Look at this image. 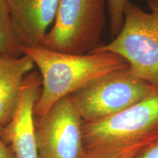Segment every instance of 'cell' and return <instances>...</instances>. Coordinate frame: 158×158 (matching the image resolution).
Here are the masks:
<instances>
[{
    "label": "cell",
    "mask_w": 158,
    "mask_h": 158,
    "mask_svg": "<svg viewBox=\"0 0 158 158\" xmlns=\"http://www.w3.org/2000/svg\"><path fill=\"white\" fill-rule=\"evenodd\" d=\"M83 119L70 96L35 116L37 158H83Z\"/></svg>",
    "instance_id": "cell-6"
},
{
    "label": "cell",
    "mask_w": 158,
    "mask_h": 158,
    "mask_svg": "<svg viewBox=\"0 0 158 158\" xmlns=\"http://www.w3.org/2000/svg\"><path fill=\"white\" fill-rule=\"evenodd\" d=\"M21 45L13 31L10 16L5 0H0V55L20 56Z\"/></svg>",
    "instance_id": "cell-10"
},
{
    "label": "cell",
    "mask_w": 158,
    "mask_h": 158,
    "mask_svg": "<svg viewBox=\"0 0 158 158\" xmlns=\"http://www.w3.org/2000/svg\"><path fill=\"white\" fill-rule=\"evenodd\" d=\"M38 68L42 87L34 115L40 117L59 100L70 95L98 77L127 66L124 59L109 52L76 55L39 45L21 48Z\"/></svg>",
    "instance_id": "cell-1"
},
{
    "label": "cell",
    "mask_w": 158,
    "mask_h": 158,
    "mask_svg": "<svg viewBox=\"0 0 158 158\" xmlns=\"http://www.w3.org/2000/svg\"><path fill=\"white\" fill-rule=\"evenodd\" d=\"M157 86L134 76L127 65L98 77L69 96L83 121L89 122L123 111L148 98Z\"/></svg>",
    "instance_id": "cell-4"
},
{
    "label": "cell",
    "mask_w": 158,
    "mask_h": 158,
    "mask_svg": "<svg viewBox=\"0 0 158 158\" xmlns=\"http://www.w3.org/2000/svg\"><path fill=\"white\" fill-rule=\"evenodd\" d=\"M149 143H139L130 147L127 149L122 150L117 152L109 154V155L98 156L94 157H84V158H133L134 156L138 151H140L142 148L148 145Z\"/></svg>",
    "instance_id": "cell-12"
},
{
    "label": "cell",
    "mask_w": 158,
    "mask_h": 158,
    "mask_svg": "<svg viewBox=\"0 0 158 158\" xmlns=\"http://www.w3.org/2000/svg\"><path fill=\"white\" fill-rule=\"evenodd\" d=\"M106 0H59L56 19L43 46L65 54H88L100 44Z\"/></svg>",
    "instance_id": "cell-5"
},
{
    "label": "cell",
    "mask_w": 158,
    "mask_h": 158,
    "mask_svg": "<svg viewBox=\"0 0 158 158\" xmlns=\"http://www.w3.org/2000/svg\"><path fill=\"white\" fill-rule=\"evenodd\" d=\"M128 0H106L110 19V32L116 36L124 23V10Z\"/></svg>",
    "instance_id": "cell-11"
},
{
    "label": "cell",
    "mask_w": 158,
    "mask_h": 158,
    "mask_svg": "<svg viewBox=\"0 0 158 158\" xmlns=\"http://www.w3.org/2000/svg\"><path fill=\"white\" fill-rule=\"evenodd\" d=\"M21 48L42 45L56 19L59 0H5Z\"/></svg>",
    "instance_id": "cell-8"
},
{
    "label": "cell",
    "mask_w": 158,
    "mask_h": 158,
    "mask_svg": "<svg viewBox=\"0 0 158 158\" xmlns=\"http://www.w3.org/2000/svg\"><path fill=\"white\" fill-rule=\"evenodd\" d=\"M30 56L0 55V125L4 127L10 121L15 111L26 76L34 68Z\"/></svg>",
    "instance_id": "cell-9"
},
{
    "label": "cell",
    "mask_w": 158,
    "mask_h": 158,
    "mask_svg": "<svg viewBox=\"0 0 158 158\" xmlns=\"http://www.w3.org/2000/svg\"><path fill=\"white\" fill-rule=\"evenodd\" d=\"M2 126H1V125H0V131H1V130H2Z\"/></svg>",
    "instance_id": "cell-16"
},
{
    "label": "cell",
    "mask_w": 158,
    "mask_h": 158,
    "mask_svg": "<svg viewBox=\"0 0 158 158\" xmlns=\"http://www.w3.org/2000/svg\"><path fill=\"white\" fill-rule=\"evenodd\" d=\"M84 157L115 153L158 138V86L138 103L109 117L82 124ZM83 157V158H84Z\"/></svg>",
    "instance_id": "cell-2"
},
{
    "label": "cell",
    "mask_w": 158,
    "mask_h": 158,
    "mask_svg": "<svg viewBox=\"0 0 158 158\" xmlns=\"http://www.w3.org/2000/svg\"><path fill=\"white\" fill-rule=\"evenodd\" d=\"M0 158H15L14 154L0 138Z\"/></svg>",
    "instance_id": "cell-14"
},
{
    "label": "cell",
    "mask_w": 158,
    "mask_h": 158,
    "mask_svg": "<svg viewBox=\"0 0 158 158\" xmlns=\"http://www.w3.org/2000/svg\"><path fill=\"white\" fill-rule=\"evenodd\" d=\"M133 158H158V138L142 148Z\"/></svg>",
    "instance_id": "cell-13"
},
{
    "label": "cell",
    "mask_w": 158,
    "mask_h": 158,
    "mask_svg": "<svg viewBox=\"0 0 158 158\" xmlns=\"http://www.w3.org/2000/svg\"><path fill=\"white\" fill-rule=\"evenodd\" d=\"M42 87L40 73L31 71L21 85L16 107L8 124L0 131V138L15 158H37L34 108Z\"/></svg>",
    "instance_id": "cell-7"
},
{
    "label": "cell",
    "mask_w": 158,
    "mask_h": 158,
    "mask_svg": "<svg viewBox=\"0 0 158 158\" xmlns=\"http://www.w3.org/2000/svg\"><path fill=\"white\" fill-rule=\"evenodd\" d=\"M146 1L148 2H158V0H146Z\"/></svg>",
    "instance_id": "cell-15"
},
{
    "label": "cell",
    "mask_w": 158,
    "mask_h": 158,
    "mask_svg": "<svg viewBox=\"0 0 158 158\" xmlns=\"http://www.w3.org/2000/svg\"><path fill=\"white\" fill-rule=\"evenodd\" d=\"M151 12L143 10L128 0L124 23L111 42L90 52H109L125 60L132 73L158 86V2H148Z\"/></svg>",
    "instance_id": "cell-3"
}]
</instances>
